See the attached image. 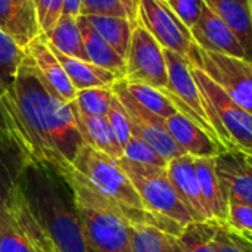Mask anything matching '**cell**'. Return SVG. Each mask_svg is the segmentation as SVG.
Masks as SVG:
<instances>
[{
    "mask_svg": "<svg viewBox=\"0 0 252 252\" xmlns=\"http://www.w3.org/2000/svg\"><path fill=\"white\" fill-rule=\"evenodd\" d=\"M0 124L28 162L56 168L63 176L86 145L75 102L62 100L25 53L12 87L0 96Z\"/></svg>",
    "mask_w": 252,
    "mask_h": 252,
    "instance_id": "1",
    "label": "cell"
},
{
    "mask_svg": "<svg viewBox=\"0 0 252 252\" xmlns=\"http://www.w3.org/2000/svg\"><path fill=\"white\" fill-rule=\"evenodd\" d=\"M21 190L55 252H93L87 244L68 177L44 164L27 162Z\"/></svg>",
    "mask_w": 252,
    "mask_h": 252,
    "instance_id": "2",
    "label": "cell"
},
{
    "mask_svg": "<svg viewBox=\"0 0 252 252\" xmlns=\"http://www.w3.org/2000/svg\"><path fill=\"white\" fill-rule=\"evenodd\" d=\"M72 168L102 193L131 226H151L173 236L182 233L183 226L158 216L145 207L118 159H114L86 143L77 154Z\"/></svg>",
    "mask_w": 252,
    "mask_h": 252,
    "instance_id": "3",
    "label": "cell"
},
{
    "mask_svg": "<svg viewBox=\"0 0 252 252\" xmlns=\"http://www.w3.org/2000/svg\"><path fill=\"white\" fill-rule=\"evenodd\" d=\"M78 217L93 252H131L130 223L74 168L68 176Z\"/></svg>",
    "mask_w": 252,
    "mask_h": 252,
    "instance_id": "4",
    "label": "cell"
},
{
    "mask_svg": "<svg viewBox=\"0 0 252 252\" xmlns=\"http://www.w3.org/2000/svg\"><path fill=\"white\" fill-rule=\"evenodd\" d=\"M164 56L168 71V86L162 92L170 97L176 109L195 121L226 149H235L219 115L196 83L189 61L167 49H164Z\"/></svg>",
    "mask_w": 252,
    "mask_h": 252,
    "instance_id": "5",
    "label": "cell"
},
{
    "mask_svg": "<svg viewBox=\"0 0 252 252\" xmlns=\"http://www.w3.org/2000/svg\"><path fill=\"white\" fill-rule=\"evenodd\" d=\"M118 162L149 211L170 219L183 227L193 221L167 174V167L143 165L126 158L118 159Z\"/></svg>",
    "mask_w": 252,
    "mask_h": 252,
    "instance_id": "6",
    "label": "cell"
},
{
    "mask_svg": "<svg viewBox=\"0 0 252 252\" xmlns=\"http://www.w3.org/2000/svg\"><path fill=\"white\" fill-rule=\"evenodd\" d=\"M190 65L205 72L238 105L252 114V62L227 55L207 52L196 44L188 56Z\"/></svg>",
    "mask_w": 252,
    "mask_h": 252,
    "instance_id": "7",
    "label": "cell"
},
{
    "mask_svg": "<svg viewBox=\"0 0 252 252\" xmlns=\"http://www.w3.org/2000/svg\"><path fill=\"white\" fill-rule=\"evenodd\" d=\"M0 252H55L30 208L19 182L0 221Z\"/></svg>",
    "mask_w": 252,
    "mask_h": 252,
    "instance_id": "8",
    "label": "cell"
},
{
    "mask_svg": "<svg viewBox=\"0 0 252 252\" xmlns=\"http://www.w3.org/2000/svg\"><path fill=\"white\" fill-rule=\"evenodd\" d=\"M128 83L148 84L159 90L168 86V71L164 49L159 43L136 22L126 56V77Z\"/></svg>",
    "mask_w": 252,
    "mask_h": 252,
    "instance_id": "9",
    "label": "cell"
},
{
    "mask_svg": "<svg viewBox=\"0 0 252 252\" xmlns=\"http://www.w3.org/2000/svg\"><path fill=\"white\" fill-rule=\"evenodd\" d=\"M192 66L193 77L214 108L219 120L235 149L252 155V114L238 105L221 87H219L205 72Z\"/></svg>",
    "mask_w": 252,
    "mask_h": 252,
    "instance_id": "10",
    "label": "cell"
},
{
    "mask_svg": "<svg viewBox=\"0 0 252 252\" xmlns=\"http://www.w3.org/2000/svg\"><path fill=\"white\" fill-rule=\"evenodd\" d=\"M137 22L151 32L162 49L188 59L195 41L190 30L179 19L165 0H139Z\"/></svg>",
    "mask_w": 252,
    "mask_h": 252,
    "instance_id": "11",
    "label": "cell"
},
{
    "mask_svg": "<svg viewBox=\"0 0 252 252\" xmlns=\"http://www.w3.org/2000/svg\"><path fill=\"white\" fill-rule=\"evenodd\" d=\"M112 92L120 99L128 114L133 136L149 143L167 162L177 157L186 155L170 136L165 127V120L145 109L131 97L126 87L124 78L118 80L112 86Z\"/></svg>",
    "mask_w": 252,
    "mask_h": 252,
    "instance_id": "12",
    "label": "cell"
},
{
    "mask_svg": "<svg viewBox=\"0 0 252 252\" xmlns=\"http://www.w3.org/2000/svg\"><path fill=\"white\" fill-rule=\"evenodd\" d=\"M214 164L227 198L252 204V155L227 149L214 157Z\"/></svg>",
    "mask_w": 252,
    "mask_h": 252,
    "instance_id": "13",
    "label": "cell"
},
{
    "mask_svg": "<svg viewBox=\"0 0 252 252\" xmlns=\"http://www.w3.org/2000/svg\"><path fill=\"white\" fill-rule=\"evenodd\" d=\"M195 44L207 52L245 59V52L233 31L208 6L204 7L201 18L190 28Z\"/></svg>",
    "mask_w": 252,
    "mask_h": 252,
    "instance_id": "14",
    "label": "cell"
},
{
    "mask_svg": "<svg viewBox=\"0 0 252 252\" xmlns=\"http://www.w3.org/2000/svg\"><path fill=\"white\" fill-rule=\"evenodd\" d=\"M167 174L193 221H211L202 201L195 158L182 155L168 161Z\"/></svg>",
    "mask_w": 252,
    "mask_h": 252,
    "instance_id": "15",
    "label": "cell"
},
{
    "mask_svg": "<svg viewBox=\"0 0 252 252\" xmlns=\"http://www.w3.org/2000/svg\"><path fill=\"white\" fill-rule=\"evenodd\" d=\"M165 127L176 142V145L186 154L193 158H214L219 154L227 151L221 143L211 137L202 127L195 121L176 112L165 120Z\"/></svg>",
    "mask_w": 252,
    "mask_h": 252,
    "instance_id": "16",
    "label": "cell"
},
{
    "mask_svg": "<svg viewBox=\"0 0 252 252\" xmlns=\"http://www.w3.org/2000/svg\"><path fill=\"white\" fill-rule=\"evenodd\" d=\"M27 53L35 62V66L47 81V84L55 90V93L65 102H74L77 97V90L71 84L62 63L55 56L53 50L50 49L46 35L40 34L32 38L28 46L25 47Z\"/></svg>",
    "mask_w": 252,
    "mask_h": 252,
    "instance_id": "17",
    "label": "cell"
},
{
    "mask_svg": "<svg viewBox=\"0 0 252 252\" xmlns=\"http://www.w3.org/2000/svg\"><path fill=\"white\" fill-rule=\"evenodd\" d=\"M195 165L202 201L208 211L210 220L217 224L226 226L229 198L223 183L217 176L214 158H195Z\"/></svg>",
    "mask_w": 252,
    "mask_h": 252,
    "instance_id": "18",
    "label": "cell"
},
{
    "mask_svg": "<svg viewBox=\"0 0 252 252\" xmlns=\"http://www.w3.org/2000/svg\"><path fill=\"white\" fill-rule=\"evenodd\" d=\"M28 159L0 124V221Z\"/></svg>",
    "mask_w": 252,
    "mask_h": 252,
    "instance_id": "19",
    "label": "cell"
},
{
    "mask_svg": "<svg viewBox=\"0 0 252 252\" xmlns=\"http://www.w3.org/2000/svg\"><path fill=\"white\" fill-rule=\"evenodd\" d=\"M239 40L245 59L252 62V12L250 0H204Z\"/></svg>",
    "mask_w": 252,
    "mask_h": 252,
    "instance_id": "20",
    "label": "cell"
},
{
    "mask_svg": "<svg viewBox=\"0 0 252 252\" xmlns=\"http://www.w3.org/2000/svg\"><path fill=\"white\" fill-rule=\"evenodd\" d=\"M50 49L53 50L55 56L62 63L71 84L74 86V89L77 92L84 90V89H93V87H112L118 80H121L117 74H114L102 66H97L87 61L65 56L63 53L56 50L53 46H50Z\"/></svg>",
    "mask_w": 252,
    "mask_h": 252,
    "instance_id": "21",
    "label": "cell"
},
{
    "mask_svg": "<svg viewBox=\"0 0 252 252\" xmlns=\"http://www.w3.org/2000/svg\"><path fill=\"white\" fill-rule=\"evenodd\" d=\"M77 19H78V27L81 31V37H83L89 62L117 74L120 78H124L126 77V59L120 53H117L106 43V40H103L97 34V31L90 25V22L87 21L84 15H80Z\"/></svg>",
    "mask_w": 252,
    "mask_h": 252,
    "instance_id": "22",
    "label": "cell"
},
{
    "mask_svg": "<svg viewBox=\"0 0 252 252\" xmlns=\"http://www.w3.org/2000/svg\"><path fill=\"white\" fill-rule=\"evenodd\" d=\"M78 124L84 142L93 149L114 159H121L124 157V151L106 117H90L78 112Z\"/></svg>",
    "mask_w": 252,
    "mask_h": 252,
    "instance_id": "23",
    "label": "cell"
},
{
    "mask_svg": "<svg viewBox=\"0 0 252 252\" xmlns=\"http://www.w3.org/2000/svg\"><path fill=\"white\" fill-rule=\"evenodd\" d=\"M44 35L49 44L53 46L61 53H63L65 56L89 62L83 37H81V31L78 27V19L75 16L62 15L56 21L53 28Z\"/></svg>",
    "mask_w": 252,
    "mask_h": 252,
    "instance_id": "24",
    "label": "cell"
},
{
    "mask_svg": "<svg viewBox=\"0 0 252 252\" xmlns=\"http://www.w3.org/2000/svg\"><path fill=\"white\" fill-rule=\"evenodd\" d=\"M86 18L90 22V25L97 31V34L103 40H106V43L126 59L131 40V32L136 24L131 22L128 18L120 16L89 15Z\"/></svg>",
    "mask_w": 252,
    "mask_h": 252,
    "instance_id": "25",
    "label": "cell"
},
{
    "mask_svg": "<svg viewBox=\"0 0 252 252\" xmlns=\"http://www.w3.org/2000/svg\"><path fill=\"white\" fill-rule=\"evenodd\" d=\"M126 87L128 93L131 94V97L139 105H142L145 109L151 111L152 114L164 120L179 112L176 106L173 105V102L170 100V97L159 89H155L148 84H140V83H128L127 80H126Z\"/></svg>",
    "mask_w": 252,
    "mask_h": 252,
    "instance_id": "26",
    "label": "cell"
},
{
    "mask_svg": "<svg viewBox=\"0 0 252 252\" xmlns=\"http://www.w3.org/2000/svg\"><path fill=\"white\" fill-rule=\"evenodd\" d=\"M217 226L214 221H192L183 227L177 239L186 252H219L214 244Z\"/></svg>",
    "mask_w": 252,
    "mask_h": 252,
    "instance_id": "27",
    "label": "cell"
},
{
    "mask_svg": "<svg viewBox=\"0 0 252 252\" xmlns=\"http://www.w3.org/2000/svg\"><path fill=\"white\" fill-rule=\"evenodd\" d=\"M25 53V49L0 30V96L12 87Z\"/></svg>",
    "mask_w": 252,
    "mask_h": 252,
    "instance_id": "28",
    "label": "cell"
},
{
    "mask_svg": "<svg viewBox=\"0 0 252 252\" xmlns=\"http://www.w3.org/2000/svg\"><path fill=\"white\" fill-rule=\"evenodd\" d=\"M173 235L151 226H131V252H173Z\"/></svg>",
    "mask_w": 252,
    "mask_h": 252,
    "instance_id": "29",
    "label": "cell"
},
{
    "mask_svg": "<svg viewBox=\"0 0 252 252\" xmlns=\"http://www.w3.org/2000/svg\"><path fill=\"white\" fill-rule=\"evenodd\" d=\"M0 30L22 49L32 40L15 0H0Z\"/></svg>",
    "mask_w": 252,
    "mask_h": 252,
    "instance_id": "30",
    "label": "cell"
},
{
    "mask_svg": "<svg viewBox=\"0 0 252 252\" xmlns=\"http://www.w3.org/2000/svg\"><path fill=\"white\" fill-rule=\"evenodd\" d=\"M114 97L112 87H93L77 92L75 106L78 112L90 117H106Z\"/></svg>",
    "mask_w": 252,
    "mask_h": 252,
    "instance_id": "31",
    "label": "cell"
},
{
    "mask_svg": "<svg viewBox=\"0 0 252 252\" xmlns=\"http://www.w3.org/2000/svg\"><path fill=\"white\" fill-rule=\"evenodd\" d=\"M124 157L128 161L143 164V165H154V167H167V161L145 140L133 136L128 143L124 146Z\"/></svg>",
    "mask_w": 252,
    "mask_h": 252,
    "instance_id": "32",
    "label": "cell"
},
{
    "mask_svg": "<svg viewBox=\"0 0 252 252\" xmlns=\"http://www.w3.org/2000/svg\"><path fill=\"white\" fill-rule=\"evenodd\" d=\"M121 148L124 149V146L128 143V140L133 137V133H131V126H130V118H128V114L126 111V108L123 106V103L120 102V99L114 94L112 97V102H111V106H109V111H108V115H106Z\"/></svg>",
    "mask_w": 252,
    "mask_h": 252,
    "instance_id": "33",
    "label": "cell"
},
{
    "mask_svg": "<svg viewBox=\"0 0 252 252\" xmlns=\"http://www.w3.org/2000/svg\"><path fill=\"white\" fill-rule=\"evenodd\" d=\"M226 226L238 233L252 235V204L229 199Z\"/></svg>",
    "mask_w": 252,
    "mask_h": 252,
    "instance_id": "34",
    "label": "cell"
},
{
    "mask_svg": "<svg viewBox=\"0 0 252 252\" xmlns=\"http://www.w3.org/2000/svg\"><path fill=\"white\" fill-rule=\"evenodd\" d=\"M214 244L219 252H252V242L245 235L221 224L217 226Z\"/></svg>",
    "mask_w": 252,
    "mask_h": 252,
    "instance_id": "35",
    "label": "cell"
},
{
    "mask_svg": "<svg viewBox=\"0 0 252 252\" xmlns=\"http://www.w3.org/2000/svg\"><path fill=\"white\" fill-rule=\"evenodd\" d=\"M167 3L189 30L198 22L207 6L204 0H167Z\"/></svg>",
    "mask_w": 252,
    "mask_h": 252,
    "instance_id": "36",
    "label": "cell"
},
{
    "mask_svg": "<svg viewBox=\"0 0 252 252\" xmlns=\"http://www.w3.org/2000/svg\"><path fill=\"white\" fill-rule=\"evenodd\" d=\"M80 15H84V16L106 15V16L128 18L127 10L121 0H83Z\"/></svg>",
    "mask_w": 252,
    "mask_h": 252,
    "instance_id": "37",
    "label": "cell"
},
{
    "mask_svg": "<svg viewBox=\"0 0 252 252\" xmlns=\"http://www.w3.org/2000/svg\"><path fill=\"white\" fill-rule=\"evenodd\" d=\"M15 3L18 4L19 10L22 13V18L25 21L27 30L31 34V37L35 38L37 35H40L41 31H40V25H38V19H37L34 0H15Z\"/></svg>",
    "mask_w": 252,
    "mask_h": 252,
    "instance_id": "38",
    "label": "cell"
},
{
    "mask_svg": "<svg viewBox=\"0 0 252 252\" xmlns=\"http://www.w3.org/2000/svg\"><path fill=\"white\" fill-rule=\"evenodd\" d=\"M81 4H83V0H63L62 15H69V16L78 18L81 13Z\"/></svg>",
    "mask_w": 252,
    "mask_h": 252,
    "instance_id": "39",
    "label": "cell"
},
{
    "mask_svg": "<svg viewBox=\"0 0 252 252\" xmlns=\"http://www.w3.org/2000/svg\"><path fill=\"white\" fill-rule=\"evenodd\" d=\"M50 1L52 0H34V6H35V12H37V19H38V25L41 27L44 18H46V13H47V9L50 6ZM41 31V30H40Z\"/></svg>",
    "mask_w": 252,
    "mask_h": 252,
    "instance_id": "40",
    "label": "cell"
},
{
    "mask_svg": "<svg viewBox=\"0 0 252 252\" xmlns=\"http://www.w3.org/2000/svg\"><path fill=\"white\" fill-rule=\"evenodd\" d=\"M126 10H127V16L131 22H137V6H139V0H121Z\"/></svg>",
    "mask_w": 252,
    "mask_h": 252,
    "instance_id": "41",
    "label": "cell"
},
{
    "mask_svg": "<svg viewBox=\"0 0 252 252\" xmlns=\"http://www.w3.org/2000/svg\"><path fill=\"white\" fill-rule=\"evenodd\" d=\"M173 252H186L183 248H182V245H180V242H179L177 236H174V238H173Z\"/></svg>",
    "mask_w": 252,
    "mask_h": 252,
    "instance_id": "42",
    "label": "cell"
},
{
    "mask_svg": "<svg viewBox=\"0 0 252 252\" xmlns=\"http://www.w3.org/2000/svg\"><path fill=\"white\" fill-rule=\"evenodd\" d=\"M245 236H247V238H248V239L252 242V235H245Z\"/></svg>",
    "mask_w": 252,
    "mask_h": 252,
    "instance_id": "43",
    "label": "cell"
},
{
    "mask_svg": "<svg viewBox=\"0 0 252 252\" xmlns=\"http://www.w3.org/2000/svg\"><path fill=\"white\" fill-rule=\"evenodd\" d=\"M250 1H251V12H252V0H250Z\"/></svg>",
    "mask_w": 252,
    "mask_h": 252,
    "instance_id": "44",
    "label": "cell"
},
{
    "mask_svg": "<svg viewBox=\"0 0 252 252\" xmlns=\"http://www.w3.org/2000/svg\"><path fill=\"white\" fill-rule=\"evenodd\" d=\"M165 1H167V0H165Z\"/></svg>",
    "mask_w": 252,
    "mask_h": 252,
    "instance_id": "45",
    "label": "cell"
}]
</instances>
